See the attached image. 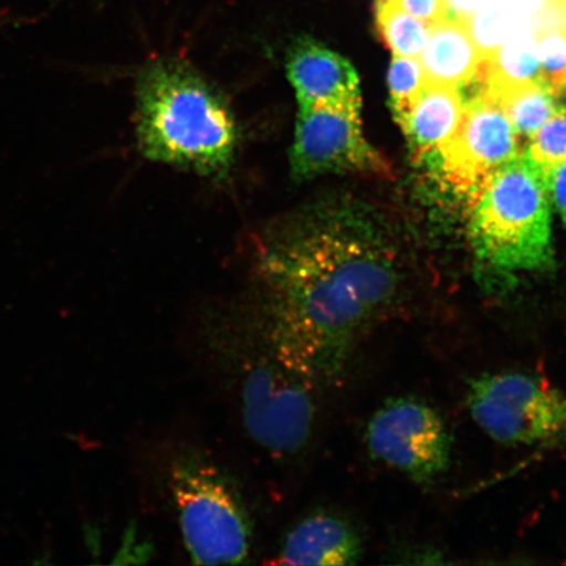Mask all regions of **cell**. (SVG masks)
I'll return each instance as SVG.
<instances>
[{
    "instance_id": "cell-1",
    "label": "cell",
    "mask_w": 566,
    "mask_h": 566,
    "mask_svg": "<svg viewBox=\"0 0 566 566\" xmlns=\"http://www.w3.org/2000/svg\"><path fill=\"white\" fill-rule=\"evenodd\" d=\"M384 223L349 196L310 201L266 226L248 303L321 388L336 385L399 302L405 271Z\"/></svg>"
},
{
    "instance_id": "cell-2",
    "label": "cell",
    "mask_w": 566,
    "mask_h": 566,
    "mask_svg": "<svg viewBox=\"0 0 566 566\" xmlns=\"http://www.w3.org/2000/svg\"><path fill=\"white\" fill-rule=\"evenodd\" d=\"M205 338L251 440L274 459L301 457L314 438L322 388L248 302L212 316Z\"/></svg>"
},
{
    "instance_id": "cell-3",
    "label": "cell",
    "mask_w": 566,
    "mask_h": 566,
    "mask_svg": "<svg viewBox=\"0 0 566 566\" xmlns=\"http://www.w3.org/2000/svg\"><path fill=\"white\" fill-rule=\"evenodd\" d=\"M137 142L146 159L221 177L230 171L239 127L224 97L174 59L148 62L137 76Z\"/></svg>"
},
{
    "instance_id": "cell-4",
    "label": "cell",
    "mask_w": 566,
    "mask_h": 566,
    "mask_svg": "<svg viewBox=\"0 0 566 566\" xmlns=\"http://www.w3.org/2000/svg\"><path fill=\"white\" fill-rule=\"evenodd\" d=\"M547 171L523 151L497 174L472 209V240L491 287L554 266Z\"/></svg>"
},
{
    "instance_id": "cell-5",
    "label": "cell",
    "mask_w": 566,
    "mask_h": 566,
    "mask_svg": "<svg viewBox=\"0 0 566 566\" xmlns=\"http://www.w3.org/2000/svg\"><path fill=\"white\" fill-rule=\"evenodd\" d=\"M168 483L190 562L245 563L252 548V522L228 473L201 452L187 451L174 460Z\"/></svg>"
},
{
    "instance_id": "cell-6",
    "label": "cell",
    "mask_w": 566,
    "mask_h": 566,
    "mask_svg": "<svg viewBox=\"0 0 566 566\" xmlns=\"http://www.w3.org/2000/svg\"><path fill=\"white\" fill-rule=\"evenodd\" d=\"M467 407L481 431L507 448H539L566 440V394L536 375H480L467 389Z\"/></svg>"
},
{
    "instance_id": "cell-7",
    "label": "cell",
    "mask_w": 566,
    "mask_h": 566,
    "mask_svg": "<svg viewBox=\"0 0 566 566\" xmlns=\"http://www.w3.org/2000/svg\"><path fill=\"white\" fill-rule=\"evenodd\" d=\"M367 451L377 462L419 485H431L449 471L452 436L427 401L399 396L371 415L365 431Z\"/></svg>"
},
{
    "instance_id": "cell-8",
    "label": "cell",
    "mask_w": 566,
    "mask_h": 566,
    "mask_svg": "<svg viewBox=\"0 0 566 566\" xmlns=\"http://www.w3.org/2000/svg\"><path fill=\"white\" fill-rule=\"evenodd\" d=\"M522 153V140L505 112L479 92L465 103L454 137L434 159L451 192L473 209L492 177Z\"/></svg>"
},
{
    "instance_id": "cell-9",
    "label": "cell",
    "mask_w": 566,
    "mask_h": 566,
    "mask_svg": "<svg viewBox=\"0 0 566 566\" xmlns=\"http://www.w3.org/2000/svg\"><path fill=\"white\" fill-rule=\"evenodd\" d=\"M290 168L296 181L317 176L378 175L389 171L388 161L367 142L359 109L300 108Z\"/></svg>"
},
{
    "instance_id": "cell-10",
    "label": "cell",
    "mask_w": 566,
    "mask_h": 566,
    "mask_svg": "<svg viewBox=\"0 0 566 566\" xmlns=\"http://www.w3.org/2000/svg\"><path fill=\"white\" fill-rule=\"evenodd\" d=\"M286 75L300 108L360 111L363 106L357 70L321 42L295 41L286 56Z\"/></svg>"
},
{
    "instance_id": "cell-11",
    "label": "cell",
    "mask_w": 566,
    "mask_h": 566,
    "mask_svg": "<svg viewBox=\"0 0 566 566\" xmlns=\"http://www.w3.org/2000/svg\"><path fill=\"white\" fill-rule=\"evenodd\" d=\"M363 554V539L356 526L342 514L317 509L287 531L273 564L354 565Z\"/></svg>"
},
{
    "instance_id": "cell-12",
    "label": "cell",
    "mask_w": 566,
    "mask_h": 566,
    "mask_svg": "<svg viewBox=\"0 0 566 566\" xmlns=\"http://www.w3.org/2000/svg\"><path fill=\"white\" fill-rule=\"evenodd\" d=\"M464 106L459 87L424 82L407 115L398 123L416 158H434L454 137Z\"/></svg>"
},
{
    "instance_id": "cell-13",
    "label": "cell",
    "mask_w": 566,
    "mask_h": 566,
    "mask_svg": "<svg viewBox=\"0 0 566 566\" xmlns=\"http://www.w3.org/2000/svg\"><path fill=\"white\" fill-rule=\"evenodd\" d=\"M420 56L424 82L459 88L478 80L483 62L465 21L454 18L430 27Z\"/></svg>"
},
{
    "instance_id": "cell-14",
    "label": "cell",
    "mask_w": 566,
    "mask_h": 566,
    "mask_svg": "<svg viewBox=\"0 0 566 566\" xmlns=\"http://www.w3.org/2000/svg\"><path fill=\"white\" fill-rule=\"evenodd\" d=\"M478 80L483 90H500L542 81L533 25L523 24L516 28L490 60L481 62Z\"/></svg>"
},
{
    "instance_id": "cell-15",
    "label": "cell",
    "mask_w": 566,
    "mask_h": 566,
    "mask_svg": "<svg viewBox=\"0 0 566 566\" xmlns=\"http://www.w3.org/2000/svg\"><path fill=\"white\" fill-rule=\"evenodd\" d=\"M480 92L501 106L521 140L533 138L562 104V95L543 81Z\"/></svg>"
},
{
    "instance_id": "cell-16",
    "label": "cell",
    "mask_w": 566,
    "mask_h": 566,
    "mask_svg": "<svg viewBox=\"0 0 566 566\" xmlns=\"http://www.w3.org/2000/svg\"><path fill=\"white\" fill-rule=\"evenodd\" d=\"M375 23L394 55L420 59L429 39V25L402 10L395 0L375 2Z\"/></svg>"
},
{
    "instance_id": "cell-17",
    "label": "cell",
    "mask_w": 566,
    "mask_h": 566,
    "mask_svg": "<svg viewBox=\"0 0 566 566\" xmlns=\"http://www.w3.org/2000/svg\"><path fill=\"white\" fill-rule=\"evenodd\" d=\"M481 60H490L516 28L523 25L497 0H486L465 20Z\"/></svg>"
},
{
    "instance_id": "cell-18",
    "label": "cell",
    "mask_w": 566,
    "mask_h": 566,
    "mask_svg": "<svg viewBox=\"0 0 566 566\" xmlns=\"http://www.w3.org/2000/svg\"><path fill=\"white\" fill-rule=\"evenodd\" d=\"M424 84L419 59L394 55L388 74L389 106L396 122L407 115Z\"/></svg>"
},
{
    "instance_id": "cell-19",
    "label": "cell",
    "mask_w": 566,
    "mask_h": 566,
    "mask_svg": "<svg viewBox=\"0 0 566 566\" xmlns=\"http://www.w3.org/2000/svg\"><path fill=\"white\" fill-rule=\"evenodd\" d=\"M525 153L547 172L566 160V104L562 103L555 115L534 134Z\"/></svg>"
},
{
    "instance_id": "cell-20",
    "label": "cell",
    "mask_w": 566,
    "mask_h": 566,
    "mask_svg": "<svg viewBox=\"0 0 566 566\" xmlns=\"http://www.w3.org/2000/svg\"><path fill=\"white\" fill-rule=\"evenodd\" d=\"M542 81L558 95L566 92V33L562 25L536 30Z\"/></svg>"
},
{
    "instance_id": "cell-21",
    "label": "cell",
    "mask_w": 566,
    "mask_h": 566,
    "mask_svg": "<svg viewBox=\"0 0 566 566\" xmlns=\"http://www.w3.org/2000/svg\"><path fill=\"white\" fill-rule=\"evenodd\" d=\"M395 2L429 27L451 18L446 0H395Z\"/></svg>"
},
{
    "instance_id": "cell-22",
    "label": "cell",
    "mask_w": 566,
    "mask_h": 566,
    "mask_svg": "<svg viewBox=\"0 0 566 566\" xmlns=\"http://www.w3.org/2000/svg\"><path fill=\"white\" fill-rule=\"evenodd\" d=\"M497 2L504 6L520 23L531 25L554 7V0H497Z\"/></svg>"
},
{
    "instance_id": "cell-23",
    "label": "cell",
    "mask_w": 566,
    "mask_h": 566,
    "mask_svg": "<svg viewBox=\"0 0 566 566\" xmlns=\"http://www.w3.org/2000/svg\"><path fill=\"white\" fill-rule=\"evenodd\" d=\"M547 181L549 198L566 226V160L549 169Z\"/></svg>"
},
{
    "instance_id": "cell-24",
    "label": "cell",
    "mask_w": 566,
    "mask_h": 566,
    "mask_svg": "<svg viewBox=\"0 0 566 566\" xmlns=\"http://www.w3.org/2000/svg\"><path fill=\"white\" fill-rule=\"evenodd\" d=\"M486 0H446L451 18L465 21L475 13Z\"/></svg>"
},
{
    "instance_id": "cell-25",
    "label": "cell",
    "mask_w": 566,
    "mask_h": 566,
    "mask_svg": "<svg viewBox=\"0 0 566 566\" xmlns=\"http://www.w3.org/2000/svg\"><path fill=\"white\" fill-rule=\"evenodd\" d=\"M558 19H560V25L566 33V0H554Z\"/></svg>"
}]
</instances>
